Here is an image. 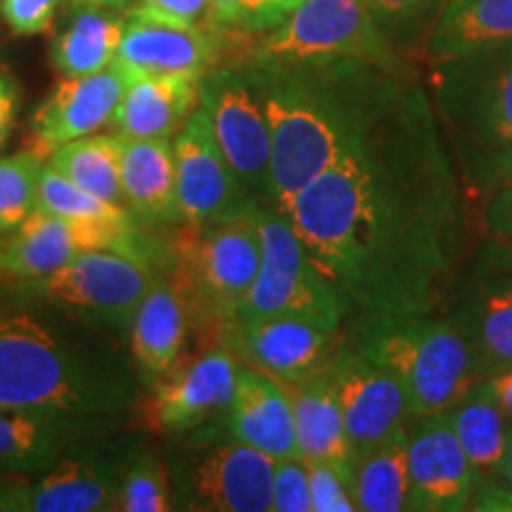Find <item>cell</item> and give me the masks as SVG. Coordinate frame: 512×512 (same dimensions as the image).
Instances as JSON below:
<instances>
[{"instance_id": "6da1fadb", "label": "cell", "mask_w": 512, "mask_h": 512, "mask_svg": "<svg viewBox=\"0 0 512 512\" xmlns=\"http://www.w3.org/2000/svg\"><path fill=\"white\" fill-rule=\"evenodd\" d=\"M287 219L347 320L437 313L465 249V192L439 114L406 79Z\"/></svg>"}, {"instance_id": "7a4b0ae2", "label": "cell", "mask_w": 512, "mask_h": 512, "mask_svg": "<svg viewBox=\"0 0 512 512\" xmlns=\"http://www.w3.org/2000/svg\"><path fill=\"white\" fill-rule=\"evenodd\" d=\"M114 337L19 287L0 294V406L114 420L143 382Z\"/></svg>"}, {"instance_id": "3957f363", "label": "cell", "mask_w": 512, "mask_h": 512, "mask_svg": "<svg viewBox=\"0 0 512 512\" xmlns=\"http://www.w3.org/2000/svg\"><path fill=\"white\" fill-rule=\"evenodd\" d=\"M245 64L259 83L271 124L268 204L280 214L368 133L406 81L401 67L363 57Z\"/></svg>"}, {"instance_id": "277c9868", "label": "cell", "mask_w": 512, "mask_h": 512, "mask_svg": "<svg viewBox=\"0 0 512 512\" xmlns=\"http://www.w3.org/2000/svg\"><path fill=\"white\" fill-rule=\"evenodd\" d=\"M351 342L401 382L413 418L444 413L484 380L475 351L453 318L434 313L354 323Z\"/></svg>"}, {"instance_id": "5b68a950", "label": "cell", "mask_w": 512, "mask_h": 512, "mask_svg": "<svg viewBox=\"0 0 512 512\" xmlns=\"http://www.w3.org/2000/svg\"><path fill=\"white\" fill-rule=\"evenodd\" d=\"M434 67V110L456 143L463 174L512 150V43Z\"/></svg>"}, {"instance_id": "8992f818", "label": "cell", "mask_w": 512, "mask_h": 512, "mask_svg": "<svg viewBox=\"0 0 512 512\" xmlns=\"http://www.w3.org/2000/svg\"><path fill=\"white\" fill-rule=\"evenodd\" d=\"M261 233V268L238 309V320L302 318L330 330H342L347 311L318 273L297 230L271 204L256 207Z\"/></svg>"}, {"instance_id": "52a82bcc", "label": "cell", "mask_w": 512, "mask_h": 512, "mask_svg": "<svg viewBox=\"0 0 512 512\" xmlns=\"http://www.w3.org/2000/svg\"><path fill=\"white\" fill-rule=\"evenodd\" d=\"M155 280L157 275L143 259L112 249H88L48 278L15 287L60 306L83 323L128 335Z\"/></svg>"}, {"instance_id": "ba28073f", "label": "cell", "mask_w": 512, "mask_h": 512, "mask_svg": "<svg viewBox=\"0 0 512 512\" xmlns=\"http://www.w3.org/2000/svg\"><path fill=\"white\" fill-rule=\"evenodd\" d=\"M363 57L399 67V55L363 0H304L261 34L245 62H313Z\"/></svg>"}, {"instance_id": "9c48e42d", "label": "cell", "mask_w": 512, "mask_h": 512, "mask_svg": "<svg viewBox=\"0 0 512 512\" xmlns=\"http://www.w3.org/2000/svg\"><path fill=\"white\" fill-rule=\"evenodd\" d=\"M178 259L185 292L226 337L261 268L256 207L214 226L192 228L190 238L178 247Z\"/></svg>"}, {"instance_id": "30bf717a", "label": "cell", "mask_w": 512, "mask_h": 512, "mask_svg": "<svg viewBox=\"0 0 512 512\" xmlns=\"http://www.w3.org/2000/svg\"><path fill=\"white\" fill-rule=\"evenodd\" d=\"M200 107L242 188L256 204H268L273 136L252 69L242 62L204 74Z\"/></svg>"}, {"instance_id": "8fae6325", "label": "cell", "mask_w": 512, "mask_h": 512, "mask_svg": "<svg viewBox=\"0 0 512 512\" xmlns=\"http://www.w3.org/2000/svg\"><path fill=\"white\" fill-rule=\"evenodd\" d=\"M275 460L228 437L192 446L171 470L174 510L271 512Z\"/></svg>"}, {"instance_id": "7c38bea8", "label": "cell", "mask_w": 512, "mask_h": 512, "mask_svg": "<svg viewBox=\"0 0 512 512\" xmlns=\"http://www.w3.org/2000/svg\"><path fill=\"white\" fill-rule=\"evenodd\" d=\"M143 439L100 432L79 441L31 484V512H112L121 477Z\"/></svg>"}, {"instance_id": "4fadbf2b", "label": "cell", "mask_w": 512, "mask_h": 512, "mask_svg": "<svg viewBox=\"0 0 512 512\" xmlns=\"http://www.w3.org/2000/svg\"><path fill=\"white\" fill-rule=\"evenodd\" d=\"M176 200L181 223L207 228L259 207L223 157L202 107L176 133Z\"/></svg>"}, {"instance_id": "5bb4252c", "label": "cell", "mask_w": 512, "mask_h": 512, "mask_svg": "<svg viewBox=\"0 0 512 512\" xmlns=\"http://www.w3.org/2000/svg\"><path fill=\"white\" fill-rule=\"evenodd\" d=\"M325 370L335 384L354 458L408 427L413 420L411 403L401 382L363 354L351 339L339 344Z\"/></svg>"}, {"instance_id": "9a60e30c", "label": "cell", "mask_w": 512, "mask_h": 512, "mask_svg": "<svg viewBox=\"0 0 512 512\" xmlns=\"http://www.w3.org/2000/svg\"><path fill=\"white\" fill-rule=\"evenodd\" d=\"M240 356L230 347H216L195 356L155 382L150 422L159 432L183 434L226 418L238 392Z\"/></svg>"}, {"instance_id": "2e32d148", "label": "cell", "mask_w": 512, "mask_h": 512, "mask_svg": "<svg viewBox=\"0 0 512 512\" xmlns=\"http://www.w3.org/2000/svg\"><path fill=\"white\" fill-rule=\"evenodd\" d=\"M411 510L463 512L475 496V472L444 413L420 415L406 430Z\"/></svg>"}, {"instance_id": "e0dca14e", "label": "cell", "mask_w": 512, "mask_h": 512, "mask_svg": "<svg viewBox=\"0 0 512 512\" xmlns=\"http://www.w3.org/2000/svg\"><path fill=\"white\" fill-rule=\"evenodd\" d=\"M339 332L302 318H256L235 323L226 342L247 366L278 382H297L328 366L344 342Z\"/></svg>"}, {"instance_id": "ac0fdd59", "label": "cell", "mask_w": 512, "mask_h": 512, "mask_svg": "<svg viewBox=\"0 0 512 512\" xmlns=\"http://www.w3.org/2000/svg\"><path fill=\"white\" fill-rule=\"evenodd\" d=\"M223 38L219 27H192L131 10L114 64L136 79L145 74H207Z\"/></svg>"}, {"instance_id": "d6986e66", "label": "cell", "mask_w": 512, "mask_h": 512, "mask_svg": "<svg viewBox=\"0 0 512 512\" xmlns=\"http://www.w3.org/2000/svg\"><path fill=\"white\" fill-rule=\"evenodd\" d=\"M128 83L131 76L117 64L98 74L62 79L36 107L31 119L36 138L34 150L48 162L57 147L93 136L98 128L110 124Z\"/></svg>"}, {"instance_id": "ffe728a7", "label": "cell", "mask_w": 512, "mask_h": 512, "mask_svg": "<svg viewBox=\"0 0 512 512\" xmlns=\"http://www.w3.org/2000/svg\"><path fill=\"white\" fill-rule=\"evenodd\" d=\"M226 434L273 460L299 456L292 401L283 382L242 363Z\"/></svg>"}, {"instance_id": "44dd1931", "label": "cell", "mask_w": 512, "mask_h": 512, "mask_svg": "<svg viewBox=\"0 0 512 512\" xmlns=\"http://www.w3.org/2000/svg\"><path fill=\"white\" fill-rule=\"evenodd\" d=\"M112 420L27 413L0 406V472L41 475L79 441L107 430Z\"/></svg>"}, {"instance_id": "7402d4cb", "label": "cell", "mask_w": 512, "mask_h": 512, "mask_svg": "<svg viewBox=\"0 0 512 512\" xmlns=\"http://www.w3.org/2000/svg\"><path fill=\"white\" fill-rule=\"evenodd\" d=\"M202 74H145L128 83L112 124L128 138H171L200 107Z\"/></svg>"}, {"instance_id": "603a6c76", "label": "cell", "mask_w": 512, "mask_h": 512, "mask_svg": "<svg viewBox=\"0 0 512 512\" xmlns=\"http://www.w3.org/2000/svg\"><path fill=\"white\" fill-rule=\"evenodd\" d=\"M121 188L128 211L147 226L181 223L171 138L121 136Z\"/></svg>"}, {"instance_id": "cb8c5ba5", "label": "cell", "mask_w": 512, "mask_h": 512, "mask_svg": "<svg viewBox=\"0 0 512 512\" xmlns=\"http://www.w3.org/2000/svg\"><path fill=\"white\" fill-rule=\"evenodd\" d=\"M188 299L183 287L155 280L128 330V354L143 382H159L176 368L188 335Z\"/></svg>"}, {"instance_id": "d4e9b609", "label": "cell", "mask_w": 512, "mask_h": 512, "mask_svg": "<svg viewBox=\"0 0 512 512\" xmlns=\"http://www.w3.org/2000/svg\"><path fill=\"white\" fill-rule=\"evenodd\" d=\"M283 387L292 401L299 456L304 460L354 465L347 422L328 370L323 368L297 382H283Z\"/></svg>"}, {"instance_id": "484cf974", "label": "cell", "mask_w": 512, "mask_h": 512, "mask_svg": "<svg viewBox=\"0 0 512 512\" xmlns=\"http://www.w3.org/2000/svg\"><path fill=\"white\" fill-rule=\"evenodd\" d=\"M512 43V0H446L425 38L427 57L446 62Z\"/></svg>"}, {"instance_id": "4316f807", "label": "cell", "mask_w": 512, "mask_h": 512, "mask_svg": "<svg viewBox=\"0 0 512 512\" xmlns=\"http://www.w3.org/2000/svg\"><path fill=\"white\" fill-rule=\"evenodd\" d=\"M453 432L463 446L472 472L475 489L501 479L505 444H508L510 418L489 377L472 384L446 411Z\"/></svg>"}, {"instance_id": "83f0119b", "label": "cell", "mask_w": 512, "mask_h": 512, "mask_svg": "<svg viewBox=\"0 0 512 512\" xmlns=\"http://www.w3.org/2000/svg\"><path fill=\"white\" fill-rule=\"evenodd\" d=\"M81 252L72 226L34 211L22 226L0 238V275L15 285H29L67 266Z\"/></svg>"}, {"instance_id": "f1b7e54d", "label": "cell", "mask_w": 512, "mask_h": 512, "mask_svg": "<svg viewBox=\"0 0 512 512\" xmlns=\"http://www.w3.org/2000/svg\"><path fill=\"white\" fill-rule=\"evenodd\" d=\"M126 19L112 15L102 5L83 3L72 12L50 46V62L62 79L98 74L117 60Z\"/></svg>"}, {"instance_id": "f546056e", "label": "cell", "mask_w": 512, "mask_h": 512, "mask_svg": "<svg viewBox=\"0 0 512 512\" xmlns=\"http://www.w3.org/2000/svg\"><path fill=\"white\" fill-rule=\"evenodd\" d=\"M482 377L512 368V275L484 283L458 318Z\"/></svg>"}, {"instance_id": "4dcf8cb0", "label": "cell", "mask_w": 512, "mask_h": 512, "mask_svg": "<svg viewBox=\"0 0 512 512\" xmlns=\"http://www.w3.org/2000/svg\"><path fill=\"white\" fill-rule=\"evenodd\" d=\"M406 430L403 427L354 458V496L361 512L411 510Z\"/></svg>"}, {"instance_id": "1f68e13d", "label": "cell", "mask_w": 512, "mask_h": 512, "mask_svg": "<svg viewBox=\"0 0 512 512\" xmlns=\"http://www.w3.org/2000/svg\"><path fill=\"white\" fill-rule=\"evenodd\" d=\"M48 164L79 188L126 207L124 188H121V133H110V136L93 133L72 140L57 147L48 157Z\"/></svg>"}, {"instance_id": "d6a6232c", "label": "cell", "mask_w": 512, "mask_h": 512, "mask_svg": "<svg viewBox=\"0 0 512 512\" xmlns=\"http://www.w3.org/2000/svg\"><path fill=\"white\" fill-rule=\"evenodd\" d=\"M46 157L38 150L0 155V238L22 226L36 211L38 178Z\"/></svg>"}, {"instance_id": "836d02e7", "label": "cell", "mask_w": 512, "mask_h": 512, "mask_svg": "<svg viewBox=\"0 0 512 512\" xmlns=\"http://www.w3.org/2000/svg\"><path fill=\"white\" fill-rule=\"evenodd\" d=\"M112 510L117 512H166L174 510V484L162 458L150 448H140L121 477Z\"/></svg>"}, {"instance_id": "e575fe53", "label": "cell", "mask_w": 512, "mask_h": 512, "mask_svg": "<svg viewBox=\"0 0 512 512\" xmlns=\"http://www.w3.org/2000/svg\"><path fill=\"white\" fill-rule=\"evenodd\" d=\"M446 0H363L382 34L399 50L430 34Z\"/></svg>"}, {"instance_id": "d590c367", "label": "cell", "mask_w": 512, "mask_h": 512, "mask_svg": "<svg viewBox=\"0 0 512 512\" xmlns=\"http://www.w3.org/2000/svg\"><path fill=\"white\" fill-rule=\"evenodd\" d=\"M313 512H354V465L306 460Z\"/></svg>"}, {"instance_id": "8d00e7d4", "label": "cell", "mask_w": 512, "mask_h": 512, "mask_svg": "<svg viewBox=\"0 0 512 512\" xmlns=\"http://www.w3.org/2000/svg\"><path fill=\"white\" fill-rule=\"evenodd\" d=\"M273 512H313L309 467L302 456L275 460Z\"/></svg>"}, {"instance_id": "74e56055", "label": "cell", "mask_w": 512, "mask_h": 512, "mask_svg": "<svg viewBox=\"0 0 512 512\" xmlns=\"http://www.w3.org/2000/svg\"><path fill=\"white\" fill-rule=\"evenodd\" d=\"M62 0H0V15L17 36L46 34Z\"/></svg>"}, {"instance_id": "f35d334b", "label": "cell", "mask_w": 512, "mask_h": 512, "mask_svg": "<svg viewBox=\"0 0 512 512\" xmlns=\"http://www.w3.org/2000/svg\"><path fill=\"white\" fill-rule=\"evenodd\" d=\"M304 0H240L238 29L242 34L261 36L278 27Z\"/></svg>"}, {"instance_id": "ab89813d", "label": "cell", "mask_w": 512, "mask_h": 512, "mask_svg": "<svg viewBox=\"0 0 512 512\" xmlns=\"http://www.w3.org/2000/svg\"><path fill=\"white\" fill-rule=\"evenodd\" d=\"M484 226L489 235L512 256V181L489 190L484 207Z\"/></svg>"}, {"instance_id": "60d3db41", "label": "cell", "mask_w": 512, "mask_h": 512, "mask_svg": "<svg viewBox=\"0 0 512 512\" xmlns=\"http://www.w3.org/2000/svg\"><path fill=\"white\" fill-rule=\"evenodd\" d=\"M138 8L155 17L169 19V22L192 24V27L209 22L211 27H216L214 19H211L209 0H140Z\"/></svg>"}, {"instance_id": "b9f144b4", "label": "cell", "mask_w": 512, "mask_h": 512, "mask_svg": "<svg viewBox=\"0 0 512 512\" xmlns=\"http://www.w3.org/2000/svg\"><path fill=\"white\" fill-rule=\"evenodd\" d=\"M19 110H22V88L10 69L0 67V155L8 147L15 131Z\"/></svg>"}, {"instance_id": "7bdbcfd3", "label": "cell", "mask_w": 512, "mask_h": 512, "mask_svg": "<svg viewBox=\"0 0 512 512\" xmlns=\"http://www.w3.org/2000/svg\"><path fill=\"white\" fill-rule=\"evenodd\" d=\"M465 181L479 190H494L498 185L512 181V150L498 152V155L479 162L475 169L465 174Z\"/></svg>"}, {"instance_id": "ee69618b", "label": "cell", "mask_w": 512, "mask_h": 512, "mask_svg": "<svg viewBox=\"0 0 512 512\" xmlns=\"http://www.w3.org/2000/svg\"><path fill=\"white\" fill-rule=\"evenodd\" d=\"M34 475L0 472V512H31Z\"/></svg>"}, {"instance_id": "f6af8a7d", "label": "cell", "mask_w": 512, "mask_h": 512, "mask_svg": "<svg viewBox=\"0 0 512 512\" xmlns=\"http://www.w3.org/2000/svg\"><path fill=\"white\" fill-rule=\"evenodd\" d=\"M211 19L219 29H238L240 19V0H209Z\"/></svg>"}, {"instance_id": "bcb514c9", "label": "cell", "mask_w": 512, "mask_h": 512, "mask_svg": "<svg viewBox=\"0 0 512 512\" xmlns=\"http://www.w3.org/2000/svg\"><path fill=\"white\" fill-rule=\"evenodd\" d=\"M489 382L494 384L498 401L503 403L505 413H508V418L512 420V368L501 370V373H494L489 377Z\"/></svg>"}, {"instance_id": "7dc6e473", "label": "cell", "mask_w": 512, "mask_h": 512, "mask_svg": "<svg viewBox=\"0 0 512 512\" xmlns=\"http://www.w3.org/2000/svg\"><path fill=\"white\" fill-rule=\"evenodd\" d=\"M498 482L508 486L512 491V425L508 432V444H505V456H503V470H501V479Z\"/></svg>"}, {"instance_id": "c3c4849f", "label": "cell", "mask_w": 512, "mask_h": 512, "mask_svg": "<svg viewBox=\"0 0 512 512\" xmlns=\"http://www.w3.org/2000/svg\"><path fill=\"white\" fill-rule=\"evenodd\" d=\"M83 3H93V5H102V8H121V5L131 3V0H83Z\"/></svg>"}]
</instances>
